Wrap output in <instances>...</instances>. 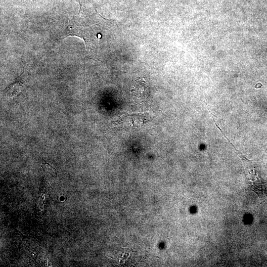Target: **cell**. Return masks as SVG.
Here are the masks:
<instances>
[{
  "label": "cell",
  "mask_w": 267,
  "mask_h": 267,
  "mask_svg": "<svg viewBox=\"0 0 267 267\" xmlns=\"http://www.w3.org/2000/svg\"><path fill=\"white\" fill-rule=\"evenodd\" d=\"M132 92L137 102L144 101L148 93V87L146 86L144 81H142L141 79H137Z\"/></svg>",
  "instance_id": "cell-2"
},
{
  "label": "cell",
  "mask_w": 267,
  "mask_h": 267,
  "mask_svg": "<svg viewBox=\"0 0 267 267\" xmlns=\"http://www.w3.org/2000/svg\"><path fill=\"white\" fill-rule=\"evenodd\" d=\"M44 174L46 177H56L57 172L56 170L47 163L43 164L41 166Z\"/></svg>",
  "instance_id": "cell-4"
},
{
  "label": "cell",
  "mask_w": 267,
  "mask_h": 267,
  "mask_svg": "<svg viewBox=\"0 0 267 267\" xmlns=\"http://www.w3.org/2000/svg\"><path fill=\"white\" fill-rule=\"evenodd\" d=\"M148 121L142 114H131L121 116L114 122L116 127L122 129H135L144 125Z\"/></svg>",
  "instance_id": "cell-1"
},
{
  "label": "cell",
  "mask_w": 267,
  "mask_h": 267,
  "mask_svg": "<svg viewBox=\"0 0 267 267\" xmlns=\"http://www.w3.org/2000/svg\"><path fill=\"white\" fill-rule=\"evenodd\" d=\"M22 74L20 76L17 78L15 80V82L10 85L7 88V91L10 94H16L21 89L23 83V79L21 77Z\"/></svg>",
  "instance_id": "cell-3"
}]
</instances>
